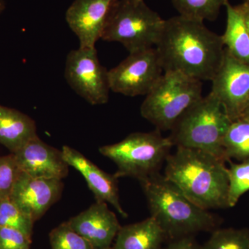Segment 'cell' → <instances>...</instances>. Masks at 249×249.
I'll return each instance as SVG.
<instances>
[{"label": "cell", "mask_w": 249, "mask_h": 249, "mask_svg": "<svg viewBox=\"0 0 249 249\" xmlns=\"http://www.w3.org/2000/svg\"><path fill=\"white\" fill-rule=\"evenodd\" d=\"M155 49L163 71L180 72L201 82L212 81L225 52L222 36L204 22L179 15L165 20Z\"/></svg>", "instance_id": "cell-1"}, {"label": "cell", "mask_w": 249, "mask_h": 249, "mask_svg": "<svg viewBox=\"0 0 249 249\" xmlns=\"http://www.w3.org/2000/svg\"><path fill=\"white\" fill-rule=\"evenodd\" d=\"M224 162L207 152L178 147L165 160L164 176L199 207L225 209L229 175Z\"/></svg>", "instance_id": "cell-2"}, {"label": "cell", "mask_w": 249, "mask_h": 249, "mask_svg": "<svg viewBox=\"0 0 249 249\" xmlns=\"http://www.w3.org/2000/svg\"><path fill=\"white\" fill-rule=\"evenodd\" d=\"M150 209V217L172 240L193 236L215 228L214 214L190 200L164 175L155 174L140 181Z\"/></svg>", "instance_id": "cell-3"}, {"label": "cell", "mask_w": 249, "mask_h": 249, "mask_svg": "<svg viewBox=\"0 0 249 249\" xmlns=\"http://www.w3.org/2000/svg\"><path fill=\"white\" fill-rule=\"evenodd\" d=\"M232 121L212 92L188 109L171 129L169 137L178 147L196 149L227 160L223 140Z\"/></svg>", "instance_id": "cell-4"}, {"label": "cell", "mask_w": 249, "mask_h": 249, "mask_svg": "<svg viewBox=\"0 0 249 249\" xmlns=\"http://www.w3.org/2000/svg\"><path fill=\"white\" fill-rule=\"evenodd\" d=\"M141 106L142 117L160 131L171 130L201 99L202 83L178 71H164Z\"/></svg>", "instance_id": "cell-5"}, {"label": "cell", "mask_w": 249, "mask_h": 249, "mask_svg": "<svg viewBox=\"0 0 249 249\" xmlns=\"http://www.w3.org/2000/svg\"><path fill=\"white\" fill-rule=\"evenodd\" d=\"M173 145L157 129L129 134L120 142L100 147L99 152L117 166L116 178L127 177L140 182L159 173Z\"/></svg>", "instance_id": "cell-6"}, {"label": "cell", "mask_w": 249, "mask_h": 249, "mask_svg": "<svg viewBox=\"0 0 249 249\" xmlns=\"http://www.w3.org/2000/svg\"><path fill=\"white\" fill-rule=\"evenodd\" d=\"M165 19L144 0H119L101 40L119 42L129 53L157 45Z\"/></svg>", "instance_id": "cell-7"}, {"label": "cell", "mask_w": 249, "mask_h": 249, "mask_svg": "<svg viewBox=\"0 0 249 249\" xmlns=\"http://www.w3.org/2000/svg\"><path fill=\"white\" fill-rule=\"evenodd\" d=\"M65 77L72 89L92 106L109 100L108 71L101 65L96 48L72 50L67 55Z\"/></svg>", "instance_id": "cell-8"}, {"label": "cell", "mask_w": 249, "mask_h": 249, "mask_svg": "<svg viewBox=\"0 0 249 249\" xmlns=\"http://www.w3.org/2000/svg\"><path fill=\"white\" fill-rule=\"evenodd\" d=\"M164 73L155 48L129 53L108 71L109 88L124 96H146Z\"/></svg>", "instance_id": "cell-9"}, {"label": "cell", "mask_w": 249, "mask_h": 249, "mask_svg": "<svg viewBox=\"0 0 249 249\" xmlns=\"http://www.w3.org/2000/svg\"><path fill=\"white\" fill-rule=\"evenodd\" d=\"M212 90L231 121L237 120L249 105V65L225 49L224 59L212 80Z\"/></svg>", "instance_id": "cell-10"}, {"label": "cell", "mask_w": 249, "mask_h": 249, "mask_svg": "<svg viewBox=\"0 0 249 249\" xmlns=\"http://www.w3.org/2000/svg\"><path fill=\"white\" fill-rule=\"evenodd\" d=\"M119 0H74L65 19L79 40L81 48H94L107 27Z\"/></svg>", "instance_id": "cell-11"}, {"label": "cell", "mask_w": 249, "mask_h": 249, "mask_svg": "<svg viewBox=\"0 0 249 249\" xmlns=\"http://www.w3.org/2000/svg\"><path fill=\"white\" fill-rule=\"evenodd\" d=\"M62 180L34 178L21 172L9 199L36 222L61 196Z\"/></svg>", "instance_id": "cell-12"}, {"label": "cell", "mask_w": 249, "mask_h": 249, "mask_svg": "<svg viewBox=\"0 0 249 249\" xmlns=\"http://www.w3.org/2000/svg\"><path fill=\"white\" fill-rule=\"evenodd\" d=\"M21 172L34 178L62 180L69 173V165L62 150L42 142L38 136L12 153Z\"/></svg>", "instance_id": "cell-13"}, {"label": "cell", "mask_w": 249, "mask_h": 249, "mask_svg": "<svg viewBox=\"0 0 249 249\" xmlns=\"http://www.w3.org/2000/svg\"><path fill=\"white\" fill-rule=\"evenodd\" d=\"M67 223L94 249L111 248L121 228L117 217L109 209L107 203L98 201Z\"/></svg>", "instance_id": "cell-14"}, {"label": "cell", "mask_w": 249, "mask_h": 249, "mask_svg": "<svg viewBox=\"0 0 249 249\" xmlns=\"http://www.w3.org/2000/svg\"><path fill=\"white\" fill-rule=\"evenodd\" d=\"M61 150L67 164L83 175L94 195L96 201L111 205L122 217H127V214L119 200L118 178L114 175H109L100 169L97 165L73 147L64 145Z\"/></svg>", "instance_id": "cell-15"}, {"label": "cell", "mask_w": 249, "mask_h": 249, "mask_svg": "<svg viewBox=\"0 0 249 249\" xmlns=\"http://www.w3.org/2000/svg\"><path fill=\"white\" fill-rule=\"evenodd\" d=\"M37 137L35 121L26 114L0 106V143L14 153Z\"/></svg>", "instance_id": "cell-16"}, {"label": "cell", "mask_w": 249, "mask_h": 249, "mask_svg": "<svg viewBox=\"0 0 249 249\" xmlns=\"http://www.w3.org/2000/svg\"><path fill=\"white\" fill-rule=\"evenodd\" d=\"M164 232L153 218L121 227L111 249H163Z\"/></svg>", "instance_id": "cell-17"}, {"label": "cell", "mask_w": 249, "mask_h": 249, "mask_svg": "<svg viewBox=\"0 0 249 249\" xmlns=\"http://www.w3.org/2000/svg\"><path fill=\"white\" fill-rule=\"evenodd\" d=\"M227 9V26L222 36L228 53L240 62L249 65V33L245 19L237 6L230 2Z\"/></svg>", "instance_id": "cell-18"}, {"label": "cell", "mask_w": 249, "mask_h": 249, "mask_svg": "<svg viewBox=\"0 0 249 249\" xmlns=\"http://www.w3.org/2000/svg\"><path fill=\"white\" fill-rule=\"evenodd\" d=\"M223 147L227 160H249V121L240 118L232 121L224 136Z\"/></svg>", "instance_id": "cell-19"}, {"label": "cell", "mask_w": 249, "mask_h": 249, "mask_svg": "<svg viewBox=\"0 0 249 249\" xmlns=\"http://www.w3.org/2000/svg\"><path fill=\"white\" fill-rule=\"evenodd\" d=\"M229 0H172L179 16L204 22L217 19L221 8Z\"/></svg>", "instance_id": "cell-20"}, {"label": "cell", "mask_w": 249, "mask_h": 249, "mask_svg": "<svg viewBox=\"0 0 249 249\" xmlns=\"http://www.w3.org/2000/svg\"><path fill=\"white\" fill-rule=\"evenodd\" d=\"M203 249H249V231L224 229L214 231Z\"/></svg>", "instance_id": "cell-21"}, {"label": "cell", "mask_w": 249, "mask_h": 249, "mask_svg": "<svg viewBox=\"0 0 249 249\" xmlns=\"http://www.w3.org/2000/svg\"><path fill=\"white\" fill-rule=\"evenodd\" d=\"M34 222L9 198L0 201V227L16 229L31 239Z\"/></svg>", "instance_id": "cell-22"}, {"label": "cell", "mask_w": 249, "mask_h": 249, "mask_svg": "<svg viewBox=\"0 0 249 249\" xmlns=\"http://www.w3.org/2000/svg\"><path fill=\"white\" fill-rule=\"evenodd\" d=\"M228 206L234 207L241 196L249 191V160L240 163H231L228 168Z\"/></svg>", "instance_id": "cell-23"}, {"label": "cell", "mask_w": 249, "mask_h": 249, "mask_svg": "<svg viewBox=\"0 0 249 249\" xmlns=\"http://www.w3.org/2000/svg\"><path fill=\"white\" fill-rule=\"evenodd\" d=\"M49 242L52 249H94L88 240L73 230L67 222L50 232Z\"/></svg>", "instance_id": "cell-24"}, {"label": "cell", "mask_w": 249, "mask_h": 249, "mask_svg": "<svg viewBox=\"0 0 249 249\" xmlns=\"http://www.w3.org/2000/svg\"><path fill=\"white\" fill-rule=\"evenodd\" d=\"M20 173L12 153L0 157V201L9 199Z\"/></svg>", "instance_id": "cell-25"}, {"label": "cell", "mask_w": 249, "mask_h": 249, "mask_svg": "<svg viewBox=\"0 0 249 249\" xmlns=\"http://www.w3.org/2000/svg\"><path fill=\"white\" fill-rule=\"evenodd\" d=\"M31 239L23 232L0 227V249H30Z\"/></svg>", "instance_id": "cell-26"}, {"label": "cell", "mask_w": 249, "mask_h": 249, "mask_svg": "<svg viewBox=\"0 0 249 249\" xmlns=\"http://www.w3.org/2000/svg\"><path fill=\"white\" fill-rule=\"evenodd\" d=\"M163 249H203L202 246H200L193 236H186V237H180L175 239Z\"/></svg>", "instance_id": "cell-27"}, {"label": "cell", "mask_w": 249, "mask_h": 249, "mask_svg": "<svg viewBox=\"0 0 249 249\" xmlns=\"http://www.w3.org/2000/svg\"><path fill=\"white\" fill-rule=\"evenodd\" d=\"M237 8L240 10L245 19L246 25H247V29L249 33V5L247 3L243 2L242 4L237 5Z\"/></svg>", "instance_id": "cell-28"}, {"label": "cell", "mask_w": 249, "mask_h": 249, "mask_svg": "<svg viewBox=\"0 0 249 249\" xmlns=\"http://www.w3.org/2000/svg\"><path fill=\"white\" fill-rule=\"evenodd\" d=\"M243 119H246V120L249 121V105L247 106V107L246 108L245 111H244L243 114H242V117Z\"/></svg>", "instance_id": "cell-29"}, {"label": "cell", "mask_w": 249, "mask_h": 249, "mask_svg": "<svg viewBox=\"0 0 249 249\" xmlns=\"http://www.w3.org/2000/svg\"><path fill=\"white\" fill-rule=\"evenodd\" d=\"M3 9H4V2H3V0H0V14Z\"/></svg>", "instance_id": "cell-30"}, {"label": "cell", "mask_w": 249, "mask_h": 249, "mask_svg": "<svg viewBox=\"0 0 249 249\" xmlns=\"http://www.w3.org/2000/svg\"><path fill=\"white\" fill-rule=\"evenodd\" d=\"M243 1H245V2L247 3L249 5V0H243Z\"/></svg>", "instance_id": "cell-31"}, {"label": "cell", "mask_w": 249, "mask_h": 249, "mask_svg": "<svg viewBox=\"0 0 249 249\" xmlns=\"http://www.w3.org/2000/svg\"><path fill=\"white\" fill-rule=\"evenodd\" d=\"M111 249V248H109V249Z\"/></svg>", "instance_id": "cell-32"}]
</instances>
